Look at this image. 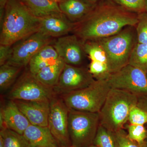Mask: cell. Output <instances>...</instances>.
<instances>
[{
  "label": "cell",
  "instance_id": "30bf717a",
  "mask_svg": "<svg viewBox=\"0 0 147 147\" xmlns=\"http://www.w3.org/2000/svg\"><path fill=\"white\" fill-rule=\"evenodd\" d=\"M69 110L59 96L50 101L48 127L59 146H71L68 130Z\"/></svg>",
  "mask_w": 147,
  "mask_h": 147
},
{
  "label": "cell",
  "instance_id": "9a60e30c",
  "mask_svg": "<svg viewBox=\"0 0 147 147\" xmlns=\"http://www.w3.org/2000/svg\"><path fill=\"white\" fill-rule=\"evenodd\" d=\"M75 23L69 20L62 13L41 18L39 31L53 38H58L72 32Z\"/></svg>",
  "mask_w": 147,
  "mask_h": 147
},
{
  "label": "cell",
  "instance_id": "4fadbf2b",
  "mask_svg": "<svg viewBox=\"0 0 147 147\" xmlns=\"http://www.w3.org/2000/svg\"><path fill=\"white\" fill-rule=\"evenodd\" d=\"M13 100L31 124L40 126H48L50 101Z\"/></svg>",
  "mask_w": 147,
  "mask_h": 147
},
{
  "label": "cell",
  "instance_id": "5b68a950",
  "mask_svg": "<svg viewBox=\"0 0 147 147\" xmlns=\"http://www.w3.org/2000/svg\"><path fill=\"white\" fill-rule=\"evenodd\" d=\"M110 89L107 79H98L82 89L59 96L69 109L99 113Z\"/></svg>",
  "mask_w": 147,
  "mask_h": 147
},
{
  "label": "cell",
  "instance_id": "ab89813d",
  "mask_svg": "<svg viewBox=\"0 0 147 147\" xmlns=\"http://www.w3.org/2000/svg\"><path fill=\"white\" fill-rule=\"evenodd\" d=\"M55 147H73L72 146H56Z\"/></svg>",
  "mask_w": 147,
  "mask_h": 147
},
{
  "label": "cell",
  "instance_id": "3957f363",
  "mask_svg": "<svg viewBox=\"0 0 147 147\" xmlns=\"http://www.w3.org/2000/svg\"><path fill=\"white\" fill-rule=\"evenodd\" d=\"M138 99L137 96L126 91L111 88L98 113L100 125L113 132L123 129Z\"/></svg>",
  "mask_w": 147,
  "mask_h": 147
},
{
  "label": "cell",
  "instance_id": "5bb4252c",
  "mask_svg": "<svg viewBox=\"0 0 147 147\" xmlns=\"http://www.w3.org/2000/svg\"><path fill=\"white\" fill-rule=\"evenodd\" d=\"M0 116L3 120L5 128L9 129L18 134H23L31 124L13 100L8 99L1 108Z\"/></svg>",
  "mask_w": 147,
  "mask_h": 147
},
{
  "label": "cell",
  "instance_id": "e0dca14e",
  "mask_svg": "<svg viewBox=\"0 0 147 147\" xmlns=\"http://www.w3.org/2000/svg\"><path fill=\"white\" fill-rule=\"evenodd\" d=\"M58 4L62 13L74 23L82 20L95 6L89 4L82 0H63Z\"/></svg>",
  "mask_w": 147,
  "mask_h": 147
},
{
  "label": "cell",
  "instance_id": "7402d4cb",
  "mask_svg": "<svg viewBox=\"0 0 147 147\" xmlns=\"http://www.w3.org/2000/svg\"><path fill=\"white\" fill-rule=\"evenodd\" d=\"M83 42L85 53L91 60V61L108 64L105 50L97 40H87L83 41Z\"/></svg>",
  "mask_w": 147,
  "mask_h": 147
},
{
  "label": "cell",
  "instance_id": "277c9868",
  "mask_svg": "<svg viewBox=\"0 0 147 147\" xmlns=\"http://www.w3.org/2000/svg\"><path fill=\"white\" fill-rule=\"evenodd\" d=\"M127 26L117 34L97 40L105 50L110 74L128 64L132 50L137 42L136 28Z\"/></svg>",
  "mask_w": 147,
  "mask_h": 147
},
{
  "label": "cell",
  "instance_id": "1f68e13d",
  "mask_svg": "<svg viewBox=\"0 0 147 147\" xmlns=\"http://www.w3.org/2000/svg\"><path fill=\"white\" fill-rule=\"evenodd\" d=\"M137 106L147 112V96L139 97Z\"/></svg>",
  "mask_w": 147,
  "mask_h": 147
},
{
  "label": "cell",
  "instance_id": "d4e9b609",
  "mask_svg": "<svg viewBox=\"0 0 147 147\" xmlns=\"http://www.w3.org/2000/svg\"><path fill=\"white\" fill-rule=\"evenodd\" d=\"M60 58L52 44L46 45L33 56L28 65L47 61L57 60Z\"/></svg>",
  "mask_w": 147,
  "mask_h": 147
},
{
  "label": "cell",
  "instance_id": "e575fe53",
  "mask_svg": "<svg viewBox=\"0 0 147 147\" xmlns=\"http://www.w3.org/2000/svg\"><path fill=\"white\" fill-rule=\"evenodd\" d=\"M0 147H4L3 139L1 136H0Z\"/></svg>",
  "mask_w": 147,
  "mask_h": 147
},
{
  "label": "cell",
  "instance_id": "f546056e",
  "mask_svg": "<svg viewBox=\"0 0 147 147\" xmlns=\"http://www.w3.org/2000/svg\"><path fill=\"white\" fill-rule=\"evenodd\" d=\"M130 124L144 125L147 123V112L137 105L131 109L129 116Z\"/></svg>",
  "mask_w": 147,
  "mask_h": 147
},
{
  "label": "cell",
  "instance_id": "4316f807",
  "mask_svg": "<svg viewBox=\"0 0 147 147\" xmlns=\"http://www.w3.org/2000/svg\"><path fill=\"white\" fill-rule=\"evenodd\" d=\"M125 9L139 13L145 11V0H108Z\"/></svg>",
  "mask_w": 147,
  "mask_h": 147
},
{
  "label": "cell",
  "instance_id": "83f0119b",
  "mask_svg": "<svg viewBox=\"0 0 147 147\" xmlns=\"http://www.w3.org/2000/svg\"><path fill=\"white\" fill-rule=\"evenodd\" d=\"M138 22L136 26L137 42L147 43V13H138Z\"/></svg>",
  "mask_w": 147,
  "mask_h": 147
},
{
  "label": "cell",
  "instance_id": "7c38bea8",
  "mask_svg": "<svg viewBox=\"0 0 147 147\" xmlns=\"http://www.w3.org/2000/svg\"><path fill=\"white\" fill-rule=\"evenodd\" d=\"M52 45L66 64L79 66L83 63L86 53L83 41L76 35H67L54 40Z\"/></svg>",
  "mask_w": 147,
  "mask_h": 147
},
{
  "label": "cell",
  "instance_id": "6da1fadb",
  "mask_svg": "<svg viewBox=\"0 0 147 147\" xmlns=\"http://www.w3.org/2000/svg\"><path fill=\"white\" fill-rule=\"evenodd\" d=\"M138 22V13L100 0L86 17L75 23L72 32L82 41L96 40L117 34L125 27H136Z\"/></svg>",
  "mask_w": 147,
  "mask_h": 147
},
{
  "label": "cell",
  "instance_id": "603a6c76",
  "mask_svg": "<svg viewBox=\"0 0 147 147\" xmlns=\"http://www.w3.org/2000/svg\"><path fill=\"white\" fill-rule=\"evenodd\" d=\"M0 136L2 138L4 147H31L23 134L9 129H1Z\"/></svg>",
  "mask_w": 147,
  "mask_h": 147
},
{
  "label": "cell",
  "instance_id": "d6a6232c",
  "mask_svg": "<svg viewBox=\"0 0 147 147\" xmlns=\"http://www.w3.org/2000/svg\"><path fill=\"white\" fill-rule=\"evenodd\" d=\"M9 0H0V8L2 13L3 12L5 7Z\"/></svg>",
  "mask_w": 147,
  "mask_h": 147
},
{
  "label": "cell",
  "instance_id": "d590c367",
  "mask_svg": "<svg viewBox=\"0 0 147 147\" xmlns=\"http://www.w3.org/2000/svg\"><path fill=\"white\" fill-rule=\"evenodd\" d=\"M145 11L147 13V0H145Z\"/></svg>",
  "mask_w": 147,
  "mask_h": 147
},
{
  "label": "cell",
  "instance_id": "8d00e7d4",
  "mask_svg": "<svg viewBox=\"0 0 147 147\" xmlns=\"http://www.w3.org/2000/svg\"><path fill=\"white\" fill-rule=\"evenodd\" d=\"M50 1H52L54 2L58 3H59L61 1H63V0H50Z\"/></svg>",
  "mask_w": 147,
  "mask_h": 147
},
{
  "label": "cell",
  "instance_id": "f35d334b",
  "mask_svg": "<svg viewBox=\"0 0 147 147\" xmlns=\"http://www.w3.org/2000/svg\"><path fill=\"white\" fill-rule=\"evenodd\" d=\"M88 147H97V146H95V145L92 144V145H91V146H89Z\"/></svg>",
  "mask_w": 147,
  "mask_h": 147
},
{
  "label": "cell",
  "instance_id": "8992f818",
  "mask_svg": "<svg viewBox=\"0 0 147 147\" xmlns=\"http://www.w3.org/2000/svg\"><path fill=\"white\" fill-rule=\"evenodd\" d=\"M100 125L99 113L69 109L68 130L73 147H88L93 144Z\"/></svg>",
  "mask_w": 147,
  "mask_h": 147
},
{
  "label": "cell",
  "instance_id": "8fae6325",
  "mask_svg": "<svg viewBox=\"0 0 147 147\" xmlns=\"http://www.w3.org/2000/svg\"><path fill=\"white\" fill-rule=\"evenodd\" d=\"M95 80L89 69L65 63L53 89L56 95L60 96L86 88Z\"/></svg>",
  "mask_w": 147,
  "mask_h": 147
},
{
  "label": "cell",
  "instance_id": "cb8c5ba5",
  "mask_svg": "<svg viewBox=\"0 0 147 147\" xmlns=\"http://www.w3.org/2000/svg\"><path fill=\"white\" fill-rule=\"evenodd\" d=\"M93 144L97 147H116L113 132L99 125Z\"/></svg>",
  "mask_w": 147,
  "mask_h": 147
},
{
  "label": "cell",
  "instance_id": "484cf974",
  "mask_svg": "<svg viewBox=\"0 0 147 147\" xmlns=\"http://www.w3.org/2000/svg\"><path fill=\"white\" fill-rule=\"evenodd\" d=\"M126 127L129 138L144 147L147 137V130L144 125L130 124Z\"/></svg>",
  "mask_w": 147,
  "mask_h": 147
},
{
  "label": "cell",
  "instance_id": "74e56055",
  "mask_svg": "<svg viewBox=\"0 0 147 147\" xmlns=\"http://www.w3.org/2000/svg\"><path fill=\"white\" fill-rule=\"evenodd\" d=\"M144 147H147V137L145 141L144 145Z\"/></svg>",
  "mask_w": 147,
  "mask_h": 147
},
{
  "label": "cell",
  "instance_id": "52a82bcc",
  "mask_svg": "<svg viewBox=\"0 0 147 147\" xmlns=\"http://www.w3.org/2000/svg\"><path fill=\"white\" fill-rule=\"evenodd\" d=\"M56 95L53 88L42 84L28 69L16 79L7 96L9 100L50 101Z\"/></svg>",
  "mask_w": 147,
  "mask_h": 147
},
{
  "label": "cell",
  "instance_id": "9c48e42d",
  "mask_svg": "<svg viewBox=\"0 0 147 147\" xmlns=\"http://www.w3.org/2000/svg\"><path fill=\"white\" fill-rule=\"evenodd\" d=\"M55 38L38 31L25 38L12 47L10 59L6 63L24 67L42 47L52 44Z\"/></svg>",
  "mask_w": 147,
  "mask_h": 147
},
{
  "label": "cell",
  "instance_id": "4dcf8cb0",
  "mask_svg": "<svg viewBox=\"0 0 147 147\" xmlns=\"http://www.w3.org/2000/svg\"><path fill=\"white\" fill-rule=\"evenodd\" d=\"M12 50V46L0 44V66L8 61L11 56Z\"/></svg>",
  "mask_w": 147,
  "mask_h": 147
},
{
  "label": "cell",
  "instance_id": "ba28073f",
  "mask_svg": "<svg viewBox=\"0 0 147 147\" xmlns=\"http://www.w3.org/2000/svg\"><path fill=\"white\" fill-rule=\"evenodd\" d=\"M106 79L111 88L126 91L138 97L147 96L146 74L129 64L110 74Z\"/></svg>",
  "mask_w": 147,
  "mask_h": 147
},
{
  "label": "cell",
  "instance_id": "d6986e66",
  "mask_svg": "<svg viewBox=\"0 0 147 147\" xmlns=\"http://www.w3.org/2000/svg\"><path fill=\"white\" fill-rule=\"evenodd\" d=\"M65 63L60 58L55 63L42 68L34 76L42 84L53 89L59 81Z\"/></svg>",
  "mask_w": 147,
  "mask_h": 147
},
{
  "label": "cell",
  "instance_id": "836d02e7",
  "mask_svg": "<svg viewBox=\"0 0 147 147\" xmlns=\"http://www.w3.org/2000/svg\"><path fill=\"white\" fill-rule=\"evenodd\" d=\"M82 1L91 5L94 6L96 5L100 0H82Z\"/></svg>",
  "mask_w": 147,
  "mask_h": 147
},
{
  "label": "cell",
  "instance_id": "44dd1931",
  "mask_svg": "<svg viewBox=\"0 0 147 147\" xmlns=\"http://www.w3.org/2000/svg\"><path fill=\"white\" fill-rule=\"evenodd\" d=\"M128 64L140 69L147 74V43L137 42Z\"/></svg>",
  "mask_w": 147,
  "mask_h": 147
},
{
  "label": "cell",
  "instance_id": "f1b7e54d",
  "mask_svg": "<svg viewBox=\"0 0 147 147\" xmlns=\"http://www.w3.org/2000/svg\"><path fill=\"white\" fill-rule=\"evenodd\" d=\"M116 147H143L131 140L124 129L113 132Z\"/></svg>",
  "mask_w": 147,
  "mask_h": 147
},
{
  "label": "cell",
  "instance_id": "7a4b0ae2",
  "mask_svg": "<svg viewBox=\"0 0 147 147\" xmlns=\"http://www.w3.org/2000/svg\"><path fill=\"white\" fill-rule=\"evenodd\" d=\"M1 24L0 44L11 45L39 31L41 18H36L21 0H9Z\"/></svg>",
  "mask_w": 147,
  "mask_h": 147
},
{
  "label": "cell",
  "instance_id": "2e32d148",
  "mask_svg": "<svg viewBox=\"0 0 147 147\" xmlns=\"http://www.w3.org/2000/svg\"><path fill=\"white\" fill-rule=\"evenodd\" d=\"M31 147H55L57 144L48 126L29 125L23 134Z\"/></svg>",
  "mask_w": 147,
  "mask_h": 147
},
{
  "label": "cell",
  "instance_id": "ffe728a7",
  "mask_svg": "<svg viewBox=\"0 0 147 147\" xmlns=\"http://www.w3.org/2000/svg\"><path fill=\"white\" fill-rule=\"evenodd\" d=\"M24 67L6 63L0 67V89L4 91L9 88L16 81V79Z\"/></svg>",
  "mask_w": 147,
  "mask_h": 147
},
{
  "label": "cell",
  "instance_id": "ac0fdd59",
  "mask_svg": "<svg viewBox=\"0 0 147 147\" xmlns=\"http://www.w3.org/2000/svg\"><path fill=\"white\" fill-rule=\"evenodd\" d=\"M36 18H42L63 13L58 3L50 0H21Z\"/></svg>",
  "mask_w": 147,
  "mask_h": 147
}]
</instances>
